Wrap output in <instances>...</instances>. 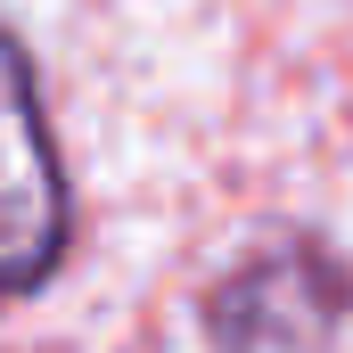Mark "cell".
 Here are the masks:
<instances>
[{"mask_svg": "<svg viewBox=\"0 0 353 353\" xmlns=\"http://www.w3.org/2000/svg\"><path fill=\"white\" fill-rule=\"evenodd\" d=\"M74 255V181L58 157L33 50L0 25V304L41 296Z\"/></svg>", "mask_w": 353, "mask_h": 353, "instance_id": "obj_1", "label": "cell"}, {"mask_svg": "<svg viewBox=\"0 0 353 353\" xmlns=\"http://www.w3.org/2000/svg\"><path fill=\"white\" fill-rule=\"evenodd\" d=\"M197 312L214 353H337L353 329V271L345 255H329V239L288 230L205 279Z\"/></svg>", "mask_w": 353, "mask_h": 353, "instance_id": "obj_2", "label": "cell"}]
</instances>
